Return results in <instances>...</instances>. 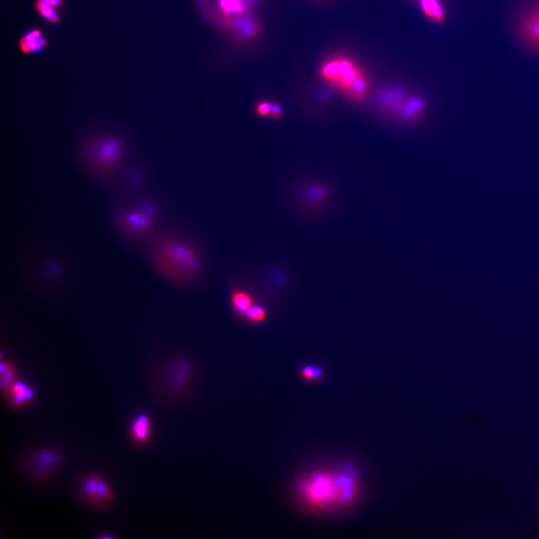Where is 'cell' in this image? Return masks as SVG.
I'll return each mask as SVG.
<instances>
[{"mask_svg":"<svg viewBox=\"0 0 539 539\" xmlns=\"http://www.w3.org/2000/svg\"><path fill=\"white\" fill-rule=\"evenodd\" d=\"M419 6L426 18L437 24L446 20V11L441 0H419Z\"/></svg>","mask_w":539,"mask_h":539,"instance_id":"obj_16","label":"cell"},{"mask_svg":"<svg viewBox=\"0 0 539 539\" xmlns=\"http://www.w3.org/2000/svg\"><path fill=\"white\" fill-rule=\"evenodd\" d=\"M78 490L84 502L96 510H107L115 503L114 488L102 474L85 475L78 482Z\"/></svg>","mask_w":539,"mask_h":539,"instance_id":"obj_6","label":"cell"},{"mask_svg":"<svg viewBox=\"0 0 539 539\" xmlns=\"http://www.w3.org/2000/svg\"><path fill=\"white\" fill-rule=\"evenodd\" d=\"M300 194L304 204L310 208H316L327 201L330 196V191L323 184L310 183L302 187Z\"/></svg>","mask_w":539,"mask_h":539,"instance_id":"obj_13","label":"cell"},{"mask_svg":"<svg viewBox=\"0 0 539 539\" xmlns=\"http://www.w3.org/2000/svg\"><path fill=\"white\" fill-rule=\"evenodd\" d=\"M8 405L20 410L29 405L35 398L34 389L28 384L16 380L3 391Z\"/></svg>","mask_w":539,"mask_h":539,"instance_id":"obj_10","label":"cell"},{"mask_svg":"<svg viewBox=\"0 0 539 539\" xmlns=\"http://www.w3.org/2000/svg\"><path fill=\"white\" fill-rule=\"evenodd\" d=\"M64 458L60 451L53 447L32 450L23 461V469L30 478L45 482L54 478Z\"/></svg>","mask_w":539,"mask_h":539,"instance_id":"obj_5","label":"cell"},{"mask_svg":"<svg viewBox=\"0 0 539 539\" xmlns=\"http://www.w3.org/2000/svg\"><path fill=\"white\" fill-rule=\"evenodd\" d=\"M161 381L167 387H182L189 379L193 367L189 360L184 357L172 359L166 363L161 370Z\"/></svg>","mask_w":539,"mask_h":539,"instance_id":"obj_8","label":"cell"},{"mask_svg":"<svg viewBox=\"0 0 539 539\" xmlns=\"http://www.w3.org/2000/svg\"><path fill=\"white\" fill-rule=\"evenodd\" d=\"M272 101H270V100H259L255 107L256 114L261 117H268Z\"/></svg>","mask_w":539,"mask_h":539,"instance_id":"obj_23","label":"cell"},{"mask_svg":"<svg viewBox=\"0 0 539 539\" xmlns=\"http://www.w3.org/2000/svg\"><path fill=\"white\" fill-rule=\"evenodd\" d=\"M157 217L155 204L145 203L124 211L118 220V227L122 234L131 239H139L153 227Z\"/></svg>","mask_w":539,"mask_h":539,"instance_id":"obj_7","label":"cell"},{"mask_svg":"<svg viewBox=\"0 0 539 539\" xmlns=\"http://www.w3.org/2000/svg\"><path fill=\"white\" fill-rule=\"evenodd\" d=\"M230 304L236 314L244 318L246 313L256 304V302L252 294L242 288H234L230 295Z\"/></svg>","mask_w":539,"mask_h":539,"instance_id":"obj_15","label":"cell"},{"mask_svg":"<svg viewBox=\"0 0 539 539\" xmlns=\"http://www.w3.org/2000/svg\"><path fill=\"white\" fill-rule=\"evenodd\" d=\"M150 257L161 277L177 284L193 282L203 270V259L196 248L177 237H161L152 247Z\"/></svg>","mask_w":539,"mask_h":539,"instance_id":"obj_1","label":"cell"},{"mask_svg":"<svg viewBox=\"0 0 539 539\" xmlns=\"http://www.w3.org/2000/svg\"><path fill=\"white\" fill-rule=\"evenodd\" d=\"M20 52L25 54L40 53L47 45V40L40 30H32L23 35L18 42Z\"/></svg>","mask_w":539,"mask_h":539,"instance_id":"obj_14","label":"cell"},{"mask_svg":"<svg viewBox=\"0 0 539 539\" xmlns=\"http://www.w3.org/2000/svg\"><path fill=\"white\" fill-rule=\"evenodd\" d=\"M283 116V109L282 106L275 102H272L269 118L272 120L279 119Z\"/></svg>","mask_w":539,"mask_h":539,"instance_id":"obj_24","label":"cell"},{"mask_svg":"<svg viewBox=\"0 0 539 539\" xmlns=\"http://www.w3.org/2000/svg\"><path fill=\"white\" fill-rule=\"evenodd\" d=\"M206 16L221 28L234 31L252 15L255 0H200Z\"/></svg>","mask_w":539,"mask_h":539,"instance_id":"obj_4","label":"cell"},{"mask_svg":"<svg viewBox=\"0 0 539 539\" xmlns=\"http://www.w3.org/2000/svg\"><path fill=\"white\" fill-rule=\"evenodd\" d=\"M64 6V0H36L35 8L49 23L57 24L60 21L59 10Z\"/></svg>","mask_w":539,"mask_h":539,"instance_id":"obj_17","label":"cell"},{"mask_svg":"<svg viewBox=\"0 0 539 539\" xmlns=\"http://www.w3.org/2000/svg\"><path fill=\"white\" fill-rule=\"evenodd\" d=\"M244 40H253L260 32L259 23L253 15L246 18L235 30Z\"/></svg>","mask_w":539,"mask_h":539,"instance_id":"obj_19","label":"cell"},{"mask_svg":"<svg viewBox=\"0 0 539 539\" xmlns=\"http://www.w3.org/2000/svg\"><path fill=\"white\" fill-rule=\"evenodd\" d=\"M268 316L267 309L264 306L256 304L246 313L243 319L248 323L259 324L265 322Z\"/></svg>","mask_w":539,"mask_h":539,"instance_id":"obj_21","label":"cell"},{"mask_svg":"<svg viewBox=\"0 0 539 539\" xmlns=\"http://www.w3.org/2000/svg\"><path fill=\"white\" fill-rule=\"evenodd\" d=\"M83 152L87 167L100 177H105L119 166L124 146L118 136L103 134L91 138L85 143Z\"/></svg>","mask_w":539,"mask_h":539,"instance_id":"obj_3","label":"cell"},{"mask_svg":"<svg viewBox=\"0 0 539 539\" xmlns=\"http://www.w3.org/2000/svg\"><path fill=\"white\" fill-rule=\"evenodd\" d=\"M519 32L523 42L539 51V3L524 12L519 25Z\"/></svg>","mask_w":539,"mask_h":539,"instance_id":"obj_9","label":"cell"},{"mask_svg":"<svg viewBox=\"0 0 539 539\" xmlns=\"http://www.w3.org/2000/svg\"><path fill=\"white\" fill-rule=\"evenodd\" d=\"M323 369L313 365H306L300 369L302 377L306 381L317 380L323 375Z\"/></svg>","mask_w":539,"mask_h":539,"instance_id":"obj_22","label":"cell"},{"mask_svg":"<svg viewBox=\"0 0 539 539\" xmlns=\"http://www.w3.org/2000/svg\"><path fill=\"white\" fill-rule=\"evenodd\" d=\"M152 432V420L146 413H139L133 418L129 434L133 444L137 447L145 446L151 439Z\"/></svg>","mask_w":539,"mask_h":539,"instance_id":"obj_11","label":"cell"},{"mask_svg":"<svg viewBox=\"0 0 539 539\" xmlns=\"http://www.w3.org/2000/svg\"><path fill=\"white\" fill-rule=\"evenodd\" d=\"M425 108L423 100L417 96L406 98L403 105L398 111L401 117L406 121H415L417 119Z\"/></svg>","mask_w":539,"mask_h":539,"instance_id":"obj_18","label":"cell"},{"mask_svg":"<svg viewBox=\"0 0 539 539\" xmlns=\"http://www.w3.org/2000/svg\"><path fill=\"white\" fill-rule=\"evenodd\" d=\"M16 380H18L17 372L14 365L8 361L2 362L1 367H0V382H1L2 391H5Z\"/></svg>","mask_w":539,"mask_h":539,"instance_id":"obj_20","label":"cell"},{"mask_svg":"<svg viewBox=\"0 0 539 539\" xmlns=\"http://www.w3.org/2000/svg\"><path fill=\"white\" fill-rule=\"evenodd\" d=\"M333 485L324 475H316L304 486V492L312 501L321 502L330 499L333 493Z\"/></svg>","mask_w":539,"mask_h":539,"instance_id":"obj_12","label":"cell"},{"mask_svg":"<svg viewBox=\"0 0 539 539\" xmlns=\"http://www.w3.org/2000/svg\"><path fill=\"white\" fill-rule=\"evenodd\" d=\"M318 77L355 102H362L370 89L365 69L353 57L344 53L326 57L319 66Z\"/></svg>","mask_w":539,"mask_h":539,"instance_id":"obj_2","label":"cell"}]
</instances>
